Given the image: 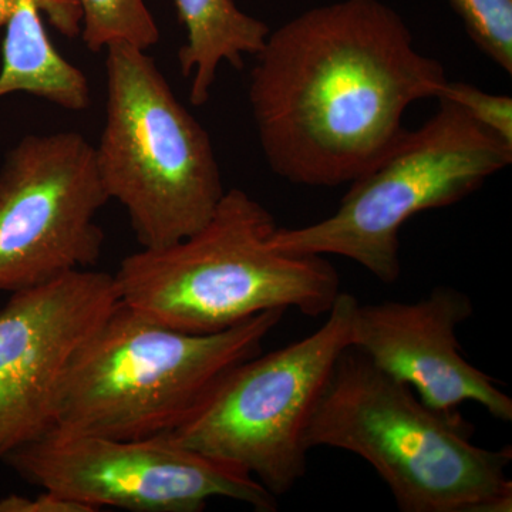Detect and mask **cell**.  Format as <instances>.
<instances>
[{
    "label": "cell",
    "instance_id": "cell-7",
    "mask_svg": "<svg viewBox=\"0 0 512 512\" xmlns=\"http://www.w3.org/2000/svg\"><path fill=\"white\" fill-rule=\"evenodd\" d=\"M357 299L340 292L325 323L284 348L251 357L225 376L173 436L237 467L276 498L305 477V436L336 363L349 348Z\"/></svg>",
    "mask_w": 512,
    "mask_h": 512
},
{
    "label": "cell",
    "instance_id": "cell-16",
    "mask_svg": "<svg viewBox=\"0 0 512 512\" xmlns=\"http://www.w3.org/2000/svg\"><path fill=\"white\" fill-rule=\"evenodd\" d=\"M439 99L453 101L468 116L512 147V99L461 82L444 84Z\"/></svg>",
    "mask_w": 512,
    "mask_h": 512
},
{
    "label": "cell",
    "instance_id": "cell-3",
    "mask_svg": "<svg viewBox=\"0 0 512 512\" xmlns=\"http://www.w3.org/2000/svg\"><path fill=\"white\" fill-rule=\"evenodd\" d=\"M305 443L363 458L402 512L511 511V447L477 446L460 412L431 409L352 346L336 363Z\"/></svg>",
    "mask_w": 512,
    "mask_h": 512
},
{
    "label": "cell",
    "instance_id": "cell-6",
    "mask_svg": "<svg viewBox=\"0 0 512 512\" xmlns=\"http://www.w3.org/2000/svg\"><path fill=\"white\" fill-rule=\"evenodd\" d=\"M416 131L406 130L362 177L335 214L302 228H276L272 247L291 255H338L382 284L402 272L400 229L414 215L457 204L512 163V147L446 99Z\"/></svg>",
    "mask_w": 512,
    "mask_h": 512
},
{
    "label": "cell",
    "instance_id": "cell-4",
    "mask_svg": "<svg viewBox=\"0 0 512 512\" xmlns=\"http://www.w3.org/2000/svg\"><path fill=\"white\" fill-rule=\"evenodd\" d=\"M284 309L197 335L161 325L120 301L74 355L53 429L114 439L173 434L225 376L262 352Z\"/></svg>",
    "mask_w": 512,
    "mask_h": 512
},
{
    "label": "cell",
    "instance_id": "cell-17",
    "mask_svg": "<svg viewBox=\"0 0 512 512\" xmlns=\"http://www.w3.org/2000/svg\"><path fill=\"white\" fill-rule=\"evenodd\" d=\"M28 3L45 13L50 25L67 39H74L82 32L83 12L77 0H0V28L6 26L20 6Z\"/></svg>",
    "mask_w": 512,
    "mask_h": 512
},
{
    "label": "cell",
    "instance_id": "cell-1",
    "mask_svg": "<svg viewBox=\"0 0 512 512\" xmlns=\"http://www.w3.org/2000/svg\"><path fill=\"white\" fill-rule=\"evenodd\" d=\"M447 82L396 10L339 0L269 33L248 97L271 170L292 184L333 188L372 170L406 133L410 104L439 99Z\"/></svg>",
    "mask_w": 512,
    "mask_h": 512
},
{
    "label": "cell",
    "instance_id": "cell-12",
    "mask_svg": "<svg viewBox=\"0 0 512 512\" xmlns=\"http://www.w3.org/2000/svg\"><path fill=\"white\" fill-rule=\"evenodd\" d=\"M187 42L178 52L181 74L192 77L190 101L202 107L211 97L218 67L244 69V57L261 52L271 29L234 0H174Z\"/></svg>",
    "mask_w": 512,
    "mask_h": 512
},
{
    "label": "cell",
    "instance_id": "cell-18",
    "mask_svg": "<svg viewBox=\"0 0 512 512\" xmlns=\"http://www.w3.org/2000/svg\"><path fill=\"white\" fill-rule=\"evenodd\" d=\"M0 512H96L89 505L79 503L55 491L43 490V493L25 497L10 494L0 498Z\"/></svg>",
    "mask_w": 512,
    "mask_h": 512
},
{
    "label": "cell",
    "instance_id": "cell-13",
    "mask_svg": "<svg viewBox=\"0 0 512 512\" xmlns=\"http://www.w3.org/2000/svg\"><path fill=\"white\" fill-rule=\"evenodd\" d=\"M5 28L0 99L28 93L70 111L90 106L86 74L57 52L35 5L20 6Z\"/></svg>",
    "mask_w": 512,
    "mask_h": 512
},
{
    "label": "cell",
    "instance_id": "cell-15",
    "mask_svg": "<svg viewBox=\"0 0 512 512\" xmlns=\"http://www.w3.org/2000/svg\"><path fill=\"white\" fill-rule=\"evenodd\" d=\"M471 42L512 74V0H447Z\"/></svg>",
    "mask_w": 512,
    "mask_h": 512
},
{
    "label": "cell",
    "instance_id": "cell-14",
    "mask_svg": "<svg viewBox=\"0 0 512 512\" xmlns=\"http://www.w3.org/2000/svg\"><path fill=\"white\" fill-rule=\"evenodd\" d=\"M82 8V39L93 53L116 43L141 50L160 40V29L146 0H77Z\"/></svg>",
    "mask_w": 512,
    "mask_h": 512
},
{
    "label": "cell",
    "instance_id": "cell-10",
    "mask_svg": "<svg viewBox=\"0 0 512 512\" xmlns=\"http://www.w3.org/2000/svg\"><path fill=\"white\" fill-rule=\"evenodd\" d=\"M117 302L113 275L96 269L12 292L0 309V461L55 427L67 369Z\"/></svg>",
    "mask_w": 512,
    "mask_h": 512
},
{
    "label": "cell",
    "instance_id": "cell-5",
    "mask_svg": "<svg viewBox=\"0 0 512 512\" xmlns=\"http://www.w3.org/2000/svg\"><path fill=\"white\" fill-rule=\"evenodd\" d=\"M106 120L97 171L141 248L168 247L211 220L222 175L210 134L175 97L146 50L106 49Z\"/></svg>",
    "mask_w": 512,
    "mask_h": 512
},
{
    "label": "cell",
    "instance_id": "cell-8",
    "mask_svg": "<svg viewBox=\"0 0 512 512\" xmlns=\"http://www.w3.org/2000/svg\"><path fill=\"white\" fill-rule=\"evenodd\" d=\"M3 461L28 483L96 512H200L212 498L278 510L275 495L254 477L184 447L173 434L114 439L52 429Z\"/></svg>",
    "mask_w": 512,
    "mask_h": 512
},
{
    "label": "cell",
    "instance_id": "cell-9",
    "mask_svg": "<svg viewBox=\"0 0 512 512\" xmlns=\"http://www.w3.org/2000/svg\"><path fill=\"white\" fill-rule=\"evenodd\" d=\"M94 147L76 131L20 138L0 165V292L94 269L109 202Z\"/></svg>",
    "mask_w": 512,
    "mask_h": 512
},
{
    "label": "cell",
    "instance_id": "cell-11",
    "mask_svg": "<svg viewBox=\"0 0 512 512\" xmlns=\"http://www.w3.org/2000/svg\"><path fill=\"white\" fill-rule=\"evenodd\" d=\"M473 313L470 296L450 286H437L414 302H359L350 346L412 387L431 409L456 413L461 404L474 402L510 423L511 397L461 355L457 328Z\"/></svg>",
    "mask_w": 512,
    "mask_h": 512
},
{
    "label": "cell",
    "instance_id": "cell-2",
    "mask_svg": "<svg viewBox=\"0 0 512 512\" xmlns=\"http://www.w3.org/2000/svg\"><path fill=\"white\" fill-rule=\"evenodd\" d=\"M276 222L261 202L232 188L211 220L168 247L127 255L113 275L124 305L181 332H222L252 316L293 308L328 315L340 293L325 256L272 247Z\"/></svg>",
    "mask_w": 512,
    "mask_h": 512
}]
</instances>
